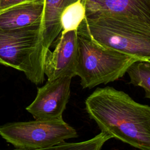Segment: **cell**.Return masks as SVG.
Segmentation results:
<instances>
[{
	"label": "cell",
	"instance_id": "1",
	"mask_svg": "<svg viewBox=\"0 0 150 150\" xmlns=\"http://www.w3.org/2000/svg\"><path fill=\"white\" fill-rule=\"evenodd\" d=\"M85 109L101 131L129 145L150 150V106L126 93L107 86L96 88L85 100Z\"/></svg>",
	"mask_w": 150,
	"mask_h": 150
},
{
	"label": "cell",
	"instance_id": "2",
	"mask_svg": "<svg viewBox=\"0 0 150 150\" xmlns=\"http://www.w3.org/2000/svg\"><path fill=\"white\" fill-rule=\"evenodd\" d=\"M77 32L139 60L150 59V26L112 16H86Z\"/></svg>",
	"mask_w": 150,
	"mask_h": 150
},
{
	"label": "cell",
	"instance_id": "3",
	"mask_svg": "<svg viewBox=\"0 0 150 150\" xmlns=\"http://www.w3.org/2000/svg\"><path fill=\"white\" fill-rule=\"evenodd\" d=\"M138 60H139L78 34L76 76L80 77L83 88H93L121 78L128 67Z\"/></svg>",
	"mask_w": 150,
	"mask_h": 150
},
{
	"label": "cell",
	"instance_id": "4",
	"mask_svg": "<svg viewBox=\"0 0 150 150\" xmlns=\"http://www.w3.org/2000/svg\"><path fill=\"white\" fill-rule=\"evenodd\" d=\"M40 23L0 29V63L23 72L35 84L42 83L45 79Z\"/></svg>",
	"mask_w": 150,
	"mask_h": 150
},
{
	"label": "cell",
	"instance_id": "5",
	"mask_svg": "<svg viewBox=\"0 0 150 150\" xmlns=\"http://www.w3.org/2000/svg\"><path fill=\"white\" fill-rule=\"evenodd\" d=\"M0 135L16 148L24 150L51 149L78 137L76 130L63 119L9 122L0 127Z\"/></svg>",
	"mask_w": 150,
	"mask_h": 150
},
{
	"label": "cell",
	"instance_id": "6",
	"mask_svg": "<svg viewBox=\"0 0 150 150\" xmlns=\"http://www.w3.org/2000/svg\"><path fill=\"white\" fill-rule=\"evenodd\" d=\"M73 77L68 76L47 80L38 88L34 101L26 109L35 120H55L63 119L70 95V83Z\"/></svg>",
	"mask_w": 150,
	"mask_h": 150
},
{
	"label": "cell",
	"instance_id": "7",
	"mask_svg": "<svg viewBox=\"0 0 150 150\" xmlns=\"http://www.w3.org/2000/svg\"><path fill=\"white\" fill-rule=\"evenodd\" d=\"M78 34L77 30L61 32L53 52L47 51L44 63L47 80L61 76H76L77 63Z\"/></svg>",
	"mask_w": 150,
	"mask_h": 150
},
{
	"label": "cell",
	"instance_id": "8",
	"mask_svg": "<svg viewBox=\"0 0 150 150\" xmlns=\"http://www.w3.org/2000/svg\"><path fill=\"white\" fill-rule=\"evenodd\" d=\"M86 16H108L150 26V0H83Z\"/></svg>",
	"mask_w": 150,
	"mask_h": 150
},
{
	"label": "cell",
	"instance_id": "9",
	"mask_svg": "<svg viewBox=\"0 0 150 150\" xmlns=\"http://www.w3.org/2000/svg\"><path fill=\"white\" fill-rule=\"evenodd\" d=\"M43 5V2H30L0 11V29H18L40 23Z\"/></svg>",
	"mask_w": 150,
	"mask_h": 150
},
{
	"label": "cell",
	"instance_id": "10",
	"mask_svg": "<svg viewBox=\"0 0 150 150\" xmlns=\"http://www.w3.org/2000/svg\"><path fill=\"white\" fill-rule=\"evenodd\" d=\"M77 0H45L40 23L43 56L62 32L61 16L64 9Z\"/></svg>",
	"mask_w": 150,
	"mask_h": 150
},
{
	"label": "cell",
	"instance_id": "11",
	"mask_svg": "<svg viewBox=\"0 0 150 150\" xmlns=\"http://www.w3.org/2000/svg\"><path fill=\"white\" fill-rule=\"evenodd\" d=\"M129 84L142 87L145 91L146 98H150V62L138 60L133 63L127 69Z\"/></svg>",
	"mask_w": 150,
	"mask_h": 150
},
{
	"label": "cell",
	"instance_id": "12",
	"mask_svg": "<svg viewBox=\"0 0 150 150\" xmlns=\"http://www.w3.org/2000/svg\"><path fill=\"white\" fill-rule=\"evenodd\" d=\"M86 17V8L83 0H77L67 6L61 16L62 31L77 30Z\"/></svg>",
	"mask_w": 150,
	"mask_h": 150
},
{
	"label": "cell",
	"instance_id": "13",
	"mask_svg": "<svg viewBox=\"0 0 150 150\" xmlns=\"http://www.w3.org/2000/svg\"><path fill=\"white\" fill-rule=\"evenodd\" d=\"M112 138L107 132L101 131L100 134L94 137L84 141L78 142H61L53 146L51 149H69V150H100L105 142Z\"/></svg>",
	"mask_w": 150,
	"mask_h": 150
},
{
	"label": "cell",
	"instance_id": "14",
	"mask_svg": "<svg viewBox=\"0 0 150 150\" xmlns=\"http://www.w3.org/2000/svg\"><path fill=\"white\" fill-rule=\"evenodd\" d=\"M45 0H0V11L9 7L26 2H43Z\"/></svg>",
	"mask_w": 150,
	"mask_h": 150
},
{
	"label": "cell",
	"instance_id": "15",
	"mask_svg": "<svg viewBox=\"0 0 150 150\" xmlns=\"http://www.w3.org/2000/svg\"><path fill=\"white\" fill-rule=\"evenodd\" d=\"M148 60V61H149L150 62V59H148V60Z\"/></svg>",
	"mask_w": 150,
	"mask_h": 150
}]
</instances>
